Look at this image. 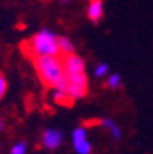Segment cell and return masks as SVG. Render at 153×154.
<instances>
[{"label": "cell", "mask_w": 153, "mask_h": 154, "mask_svg": "<svg viewBox=\"0 0 153 154\" xmlns=\"http://www.w3.org/2000/svg\"><path fill=\"white\" fill-rule=\"evenodd\" d=\"M6 90H7V83H6V79L2 73H0V99L4 96L6 94Z\"/></svg>", "instance_id": "obj_14"}, {"label": "cell", "mask_w": 153, "mask_h": 154, "mask_svg": "<svg viewBox=\"0 0 153 154\" xmlns=\"http://www.w3.org/2000/svg\"><path fill=\"white\" fill-rule=\"evenodd\" d=\"M4 128V124H3V120H2V116H0V131Z\"/></svg>", "instance_id": "obj_15"}, {"label": "cell", "mask_w": 153, "mask_h": 154, "mask_svg": "<svg viewBox=\"0 0 153 154\" xmlns=\"http://www.w3.org/2000/svg\"><path fill=\"white\" fill-rule=\"evenodd\" d=\"M11 154H26V143L18 142L17 144H14L11 149Z\"/></svg>", "instance_id": "obj_13"}, {"label": "cell", "mask_w": 153, "mask_h": 154, "mask_svg": "<svg viewBox=\"0 0 153 154\" xmlns=\"http://www.w3.org/2000/svg\"><path fill=\"white\" fill-rule=\"evenodd\" d=\"M62 140H64V135H62V132H61L59 129L50 128L43 132L42 144L46 149H48V150H55V149H58L61 146V143H62Z\"/></svg>", "instance_id": "obj_6"}, {"label": "cell", "mask_w": 153, "mask_h": 154, "mask_svg": "<svg viewBox=\"0 0 153 154\" xmlns=\"http://www.w3.org/2000/svg\"><path fill=\"white\" fill-rule=\"evenodd\" d=\"M28 54L36 57H59L58 36L50 29H42L28 43L24 44Z\"/></svg>", "instance_id": "obj_2"}, {"label": "cell", "mask_w": 153, "mask_h": 154, "mask_svg": "<svg viewBox=\"0 0 153 154\" xmlns=\"http://www.w3.org/2000/svg\"><path fill=\"white\" fill-rule=\"evenodd\" d=\"M65 81H66L65 91L72 102L86 96L87 91H88V80H87L86 73L65 76Z\"/></svg>", "instance_id": "obj_3"}, {"label": "cell", "mask_w": 153, "mask_h": 154, "mask_svg": "<svg viewBox=\"0 0 153 154\" xmlns=\"http://www.w3.org/2000/svg\"><path fill=\"white\" fill-rule=\"evenodd\" d=\"M120 85H121V77L119 76L117 73L110 74L109 79H108V87L109 88H112V90H117Z\"/></svg>", "instance_id": "obj_11"}, {"label": "cell", "mask_w": 153, "mask_h": 154, "mask_svg": "<svg viewBox=\"0 0 153 154\" xmlns=\"http://www.w3.org/2000/svg\"><path fill=\"white\" fill-rule=\"evenodd\" d=\"M61 2H69V0H61Z\"/></svg>", "instance_id": "obj_16"}, {"label": "cell", "mask_w": 153, "mask_h": 154, "mask_svg": "<svg viewBox=\"0 0 153 154\" xmlns=\"http://www.w3.org/2000/svg\"><path fill=\"white\" fill-rule=\"evenodd\" d=\"M108 73H109V66H108V63H104V62L97 65L95 70H94V76H95L97 79H101V77L106 76Z\"/></svg>", "instance_id": "obj_12"}, {"label": "cell", "mask_w": 153, "mask_h": 154, "mask_svg": "<svg viewBox=\"0 0 153 154\" xmlns=\"http://www.w3.org/2000/svg\"><path fill=\"white\" fill-rule=\"evenodd\" d=\"M62 66H64L65 76L84 73V70H86V62H84V59L81 57H79V55H76L75 52L64 57Z\"/></svg>", "instance_id": "obj_4"}, {"label": "cell", "mask_w": 153, "mask_h": 154, "mask_svg": "<svg viewBox=\"0 0 153 154\" xmlns=\"http://www.w3.org/2000/svg\"><path fill=\"white\" fill-rule=\"evenodd\" d=\"M58 48H59V55L64 57L70 55L75 52V45L68 37H58Z\"/></svg>", "instance_id": "obj_9"}, {"label": "cell", "mask_w": 153, "mask_h": 154, "mask_svg": "<svg viewBox=\"0 0 153 154\" xmlns=\"http://www.w3.org/2000/svg\"><path fill=\"white\" fill-rule=\"evenodd\" d=\"M101 125L109 132V134H110V136L115 139V140H117V142L121 140V129H120V127H119V125L113 121V120L104 119L101 121Z\"/></svg>", "instance_id": "obj_8"}, {"label": "cell", "mask_w": 153, "mask_h": 154, "mask_svg": "<svg viewBox=\"0 0 153 154\" xmlns=\"http://www.w3.org/2000/svg\"><path fill=\"white\" fill-rule=\"evenodd\" d=\"M73 147L77 154H90L91 153V144L87 140V131L84 128H76L72 135Z\"/></svg>", "instance_id": "obj_5"}, {"label": "cell", "mask_w": 153, "mask_h": 154, "mask_svg": "<svg viewBox=\"0 0 153 154\" xmlns=\"http://www.w3.org/2000/svg\"><path fill=\"white\" fill-rule=\"evenodd\" d=\"M33 63L43 84L51 88H66L65 72L59 57H36L33 58Z\"/></svg>", "instance_id": "obj_1"}, {"label": "cell", "mask_w": 153, "mask_h": 154, "mask_svg": "<svg viewBox=\"0 0 153 154\" xmlns=\"http://www.w3.org/2000/svg\"><path fill=\"white\" fill-rule=\"evenodd\" d=\"M104 2L102 0H90L87 7V17L93 23H98L104 18Z\"/></svg>", "instance_id": "obj_7"}, {"label": "cell", "mask_w": 153, "mask_h": 154, "mask_svg": "<svg viewBox=\"0 0 153 154\" xmlns=\"http://www.w3.org/2000/svg\"><path fill=\"white\" fill-rule=\"evenodd\" d=\"M53 99H54L55 103L62 105V106H66V105H70V103H72V100H70V98L68 96L66 91H65L64 88H54Z\"/></svg>", "instance_id": "obj_10"}]
</instances>
